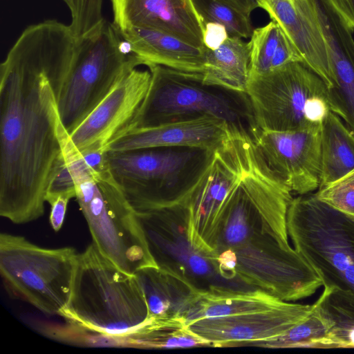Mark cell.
<instances>
[{"mask_svg": "<svg viewBox=\"0 0 354 354\" xmlns=\"http://www.w3.org/2000/svg\"><path fill=\"white\" fill-rule=\"evenodd\" d=\"M76 38L55 19L28 26L0 66V215L16 224L44 213L48 182L63 157L57 91Z\"/></svg>", "mask_w": 354, "mask_h": 354, "instance_id": "obj_1", "label": "cell"}, {"mask_svg": "<svg viewBox=\"0 0 354 354\" xmlns=\"http://www.w3.org/2000/svg\"><path fill=\"white\" fill-rule=\"evenodd\" d=\"M58 136L75 183V198L97 249L130 274L144 268L158 266L136 211L111 171L100 175L93 173L62 124L58 127Z\"/></svg>", "mask_w": 354, "mask_h": 354, "instance_id": "obj_2", "label": "cell"}, {"mask_svg": "<svg viewBox=\"0 0 354 354\" xmlns=\"http://www.w3.org/2000/svg\"><path fill=\"white\" fill-rule=\"evenodd\" d=\"M59 315L73 326L127 346V338L151 320L136 275L119 268L93 243L79 253L71 295Z\"/></svg>", "mask_w": 354, "mask_h": 354, "instance_id": "obj_3", "label": "cell"}, {"mask_svg": "<svg viewBox=\"0 0 354 354\" xmlns=\"http://www.w3.org/2000/svg\"><path fill=\"white\" fill-rule=\"evenodd\" d=\"M149 68L151 77L146 96L122 133L205 116L223 119L252 138L259 131L245 93L206 84L201 74L160 65Z\"/></svg>", "mask_w": 354, "mask_h": 354, "instance_id": "obj_4", "label": "cell"}, {"mask_svg": "<svg viewBox=\"0 0 354 354\" xmlns=\"http://www.w3.org/2000/svg\"><path fill=\"white\" fill-rule=\"evenodd\" d=\"M214 150L158 147L106 151V158L115 180L139 212L178 205L200 178Z\"/></svg>", "mask_w": 354, "mask_h": 354, "instance_id": "obj_5", "label": "cell"}, {"mask_svg": "<svg viewBox=\"0 0 354 354\" xmlns=\"http://www.w3.org/2000/svg\"><path fill=\"white\" fill-rule=\"evenodd\" d=\"M118 29L106 20L77 38L75 52L57 91L58 112L71 133L129 71L141 65L127 53Z\"/></svg>", "mask_w": 354, "mask_h": 354, "instance_id": "obj_6", "label": "cell"}, {"mask_svg": "<svg viewBox=\"0 0 354 354\" xmlns=\"http://www.w3.org/2000/svg\"><path fill=\"white\" fill-rule=\"evenodd\" d=\"M286 225L294 249L319 274L323 286L354 293V217L309 193L292 198Z\"/></svg>", "mask_w": 354, "mask_h": 354, "instance_id": "obj_7", "label": "cell"}, {"mask_svg": "<svg viewBox=\"0 0 354 354\" xmlns=\"http://www.w3.org/2000/svg\"><path fill=\"white\" fill-rule=\"evenodd\" d=\"M215 252L221 278L244 283L285 301L308 297L323 286L319 274L295 249L282 245L266 232L241 246Z\"/></svg>", "mask_w": 354, "mask_h": 354, "instance_id": "obj_8", "label": "cell"}, {"mask_svg": "<svg viewBox=\"0 0 354 354\" xmlns=\"http://www.w3.org/2000/svg\"><path fill=\"white\" fill-rule=\"evenodd\" d=\"M78 255L72 247L46 248L24 236L0 235V272L5 284L47 315H59L68 304Z\"/></svg>", "mask_w": 354, "mask_h": 354, "instance_id": "obj_9", "label": "cell"}, {"mask_svg": "<svg viewBox=\"0 0 354 354\" xmlns=\"http://www.w3.org/2000/svg\"><path fill=\"white\" fill-rule=\"evenodd\" d=\"M254 141L248 133L232 130L212 153L206 168L178 204L187 212L192 238L215 249L227 196L241 176Z\"/></svg>", "mask_w": 354, "mask_h": 354, "instance_id": "obj_10", "label": "cell"}, {"mask_svg": "<svg viewBox=\"0 0 354 354\" xmlns=\"http://www.w3.org/2000/svg\"><path fill=\"white\" fill-rule=\"evenodd\" d=\"M327 88L309 67L295 62L266 74L250 75L245 94L259 130L288 131L317 127L306 120V109L314 97L327 99Z\"/></svg>", "mask_w": 354, "mask_h": 354, "instance_id": "obj_11", "label": "cell"}, {"mask_svg": "<svg viewBox=\"0 0 354 354\" xmlns=\"http://www.w3.org/2000/svg\"><path fill=\"white\" fill-rule=\"evenodd\" d=\"M321 127L288 131L259 130L256 147L270 169L299 195L319 188Z\"/></svg>", "mask_w": 354, "mask_h": 354, "instance_id": "obj_12", "label": "cell"}, {"mask_svg": "<svg viewBox=\"0 0 354 354\" xmlns=\"http://www.w3.org/2000/svg\"><path fill=\"white\" fill-rule=\"evenodd\" d=\"M150 71L136 68L126 73L69 136L80 151H106L136 114L151 82Z\"/></svg>", "mask_w": 354, "mask_h": 354, "instance_id": "obj_13", "label": "cell"}, {"mask_svg": "<svg viewBox=\"0 0 354 354\" xmlns=\"http://www.w3.org/2000/svg\"><path fill=\"white\" fill-rule=\"evenodd\" d=\"M313 308L286 301L277 308L234 315L206 318L187 325L214 347L257 346L281 336L304 320Z\"/></svg>", "mask_w": 354, "mask_h": 354, "instance_id": "obj_14", "label": "cell"}, {"mask_svg": "<svg viewBox=\"0 0 354 354\" xmlns=\"http://www.w3.org/2000/svg\"><path fill=\"white\" fill-rule=\"evenodd\" d=\"M308 2L327 46L333 80V85L327 88L330 109L354 133L353 31L324 0Z\"/></svg>", "mask_w": 354, "mask_h": 354, "instance_id": "obj_15", "label": "cell"}, {"mask_svg": "<svg viewBox=\"0 0 354 354\" xmlns=\"http://www.w3.org/2000/svg\"><path fill=\"white\" fill-rule=\"evenodd\" d=\"M136 213L149 252L158 267L188 280L191 259L201 252H214L194 241L187 212L180 205Z\"/></svg>", "mask_w": 354, "mask_h": 354, "instance_id": "obj_16", "label": "cell"}, {"mask_svg": "<svg viewBox=\"0 0 354 354\" xmlns=\"http://www.w3.org/2000/svg\"><path fill=\"white\" fill-rule=\"evenodd\" d=\"M118 30L137 27L176 36L205 48V24L193 0H111Z\"/></svg>", "mask_w": 354, "mask_h": 354, "instance_id": "obj_17", "label": "cell"}, {"mask_svg": "<svg viewBox=\"0 0 354 354\" xmlns=\"http://www.w3.org/2000/svg\"><path fill=\"white\" fill-rule=\"evenodd\" d=\"M233 129H237L223 119L205 116L124 132L112 140L106 151L158 147H190L214 150L228 138Z\"/></svg>", "mask_w": 354, "mask_h": 354, "instance_id": "obj_18", "label": "cell"}, {"mask_svg": "<svg viewBox=\"0 0 354 354\" xmlns=\"http://www.w3.org/2000/svg\"><path fill=\"white\" fill-rule=\"evenodd\" d=\"M256 1L295 46L303 63L330 88L333 80L326 40L308 0Z\"/></svg>", "mask_w": 354, "mask_h": 354, "instance_id": "obj_19", "label": "cell"}, {"mask_svg": "<svg viewBox=\"0 0 354 354\" xmlns=\"http://www.w3.org/2000/svg\"><path fill=\"white\" fill-rule=\"evenodd\" d=\"M118 32L141 65H160L185 73H203L205 47L196 46L154 29L133 27Z\"/></svg>", "mask_w": 354, "mask_h": 354, "instance_id": "obj_20", "label": "cell"}, {"mask_svg": "<svg viewBox=\"0 0 354 354\" xmlns=\"http://www.w3.org/2000/svg\"><path fill=\"white\" fill-rule=\"evenodd\" d=\"M135 274L144 292L150 319H184L198 288L185 278L158 266L142 268Z\"/></svg>", "mask_w": 354, "mask_h": 354, "instance_id": "obj_21", "label": "cell"}, {"mask_svg": "<svg viewBox=\"0 0 354 354\" xmlns=\"http://www.w3.org/2000/svg\"><path fill=\"white\" fill-rule=\"evenodd\" d=\"M286 302L260 289L235 290L210 287L198 290L184 319L188 325L206 318L263 311Z\"/></svg>", "mask_w": 354, "mask_h": 354, "instance_id": "obj_22", "label": "cell"}, {"mask_svg": "<svg viewBox=\"0 0 354 354\" xmlns=\"http://www.w3.org/2000/svg\"><path fill=\"white\" fill-rule=\"evenodd\" d=\"M203 82L245 93L250 75V53L248 42L241 38L228 37L218 47H205Z\"/></svg>", "mask_w": 354, "mask_h": 354, "instance_id": "obj_23", "label": "cell"}, {"mask_svg": "<svg viewBox=\"0 0 354 354\" xmlns=\"http://www.w3.org/2000/svg\"><path fill=\"white\" fill-rule=\"evenodd\" d=\"M354 168V133L330 111L321 127V171L319 188Z\"/></svg>", "mask_w": 354, "mask_h": 354, "instance_id": "obj_24", "label": "cell"}, {"mask_svg": "<svg viewBox=\"0 0 354 354\" xmlns=\"http://www.w3.org/2000/svg\"><path fill=\"white\" fill-rule=\"evenodd\" d=\"M323 286L315 303L331 324L325 348H354V293L335 286Z\"/></svg>", "mask_w": 354, "mask_h": 354, "instance_id": "obj_25", "label": "cell"}, {"mask_svg": "<svg viewBox=\"0 0 354 354\" xmlns=\"http://www.w3.org/2000/svg\"><path fill=\"white\" fill-rule=\"evenodd\" d=\"M129 346L147 348H185L211 346L191 331L182 318L151 319L139 332L128 338Z\"/></svg>", "mask_w": 354, "mask_h": 354, "instance_id": "obj_26", "label": "cell"}, {"mask_svg": "<svg viewBox=\"0 0 354 354\" xmlns=\"http://www.w3.org/2000/svg\"><path fill=\"white\" fill-rule=\"evenodd\" d=\"M331 324L315 303L308 316L276 339L263 342L258 346L270 348H325Z\"/></svg>", "mask_w": 354, "mask_h": 354, "instance_id": "obj_27", "label": "cell"}, {"mask_svg": "<svg viewBox=\"0 0 354 354\" xmlns=\"http://www.w3.org/2000/svg\"><path fill=\"white\" fill-rule=\"evenodd\" d=\"M204 23L223 26L229 37H250L253 32L250 16L217 0H193Z\"/></svg>", "mask_w": 354, "mask_h": 354, "instance_id": "obj_28", "label": "cell"}, {"mask_svg": "<svg viewBox=\"0 0 354 354\" xmlns=\"http://www.w3.org/2000/svg\"><path fill=\"white\" fill-rule=\"evenodd\" d=\"M282 30L271 21L253 30L248 42L250 53V75H263L272 71Z\"/></svg>", "mask_w": 354, "mask_h": 354, "instance_id": "obj_29", "label": "cell"}, {"mask_svg": "<svg viewBox=\"0 0 354 354\" xmlns=\"http://www.w3.org/2000/svg\"><path fill=\"white\" fill-rule=\"evenodd\" d=\"M317 189L315 195L319 200L354 217V168L339 179Z\"/></svg>", "mask_w": 354, "mask_h": 354, "instance_id": "obj_30", "label": "cell"}, {"mask_svg": "<svg viewBox=\"0 0 354 354\" xmlns=\"http://www.w3.org/2000/svg\"><path fill=\"white\" fill-rule=\"evenodd\" d=\"M102 0H74L69 27L75 38L95 29L105 20L102 16Z\"/></svg>", "mask_w": 354, "mask_h": 354, "instance_id": "obj_31", "label": "cell"}, {"mask_svg": "<svg viewBox=\"0 0 354 354\" xmlns=\"http://www.w3.org/2000/svg\"><path fill=\"white\" fill-rule=\"evenodd\" d=\"M62 194H69L73 198L76 196L75 183L64 154L48 182L46 202L50 204Z\"/></svg>", "mask_w": 354, "mask_h": 354, "instance_id": "obj_32", "label": "cell"}, {"mask_svg": "<svg viewBox=\"0 0 354 354\" xmlns=\"http://www.w3.org/2000/svg\"><path fill=\"white\" fill-rule=\"evenodd\" d=\"M72 198H73V196L71 195L62 194L57 196L50 203L51 210L49 221L54 231L58 232L62 228L68 202Z\"/></svg>", "mask_w": 354, "mask_h": 354, "instance_id": "obj_33", "label": "cell"}, {"mask_svg": "<svg viewBox=\"0 0 354 354\" xmlns=\"http://www.w3.org/2000/svg\"><path fill=\"white\" fill-rule=\"evenodd\" d=\"M205 32L203 37L205 47L214 49L218 47L229 37L226 29L221 25L215 23H204Z\"/></svg>", "mask_w": 354, "mask_h": 354, "instance_id": "obj_34", "label": "cell"}, {"mask_svg": "<svg viewBox=\"0 0 354 354\" xmlns=\"http://www.w3.org/2000/svg\"><path fill=\"white\" fill-rule=\"evenodd\" d=\"M354 30V0H324Z\"/></svg>", "mask_w": 354, "mask_h": 354, "instance_id": "obj_35", "label": "cell"}, {"mask_svg": "<svg viewBox=\"0 0 354 354\" xmlns=\"http://www.w3.org/2000/svg\"><path fill=\"white\" fill-rule=\"evenodd\" d=\"M228 4L239 11L250 16L252 11L258 7L256 0H217Z\"/></svg>", "mask_w": 354, "mask_h": 354, "instance_id": "obj_36", "label": "cell"}, {"mask_svg": "<svg viewBox=\"0 0 354 354\" xmlns=\"http://www.w3.org/2000/svg\"><path fill=\"white\" fill-rule=\"evenodd\" d=\"M62 1H64L66 3V5L69 8V9L72 13L74 10V8H75L74 0H62Z\"/></svg>", "mask_w": 354, "mask_h": 354, "instance_id": "obj_37", "label": "cell"}, {"mask_svg": "<svg viewBox=\"0 0 354 354\" xmlns=\"http://www.w3.org/2000/svg\"><path fill=\"white\" fill-rule=\"evenodd\" d=\"M295 1H302V0H295Z\"/></svg>", "mask_w": 354, "mask_h": 354, "instance_id": "obj_38", "label": "cell"}]
</instances>
